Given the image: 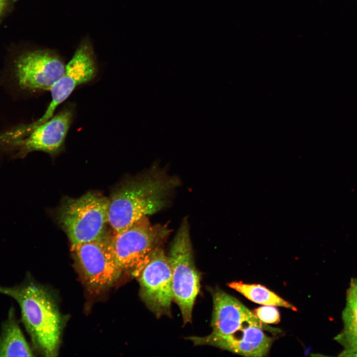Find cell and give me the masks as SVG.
<instances>
[{
	"label": "cell",
	"mask_w": 357,
	"mask_h": 357,
	"mask_svg": "<svg viewBox=\"0 0 357 357\" xmlns=\"http://www.w3.org/2000/svg\"><path fill=\"white\" fill-rule=\"evenodd\" d=\"M109 206V199L95 192L63 200L57 219L71 245L97 240L106 235Z\"/></svg>",
	"instance_id": "3957f363"
},
{
	"label": "cell",
	"mask_w": 357,
	"mask_h": 357,
	"mask_svg": "<svg viewBox=\"0 0 357 357\" xmlns=\"http://www.w3.org/2000/svg\"><path fill=\"white\" fill-rule=\"evenodd\" d=\"M73 115L72 109L66 107L34 127L22 143L23 152L41 151L51 155L59 153L63 147Z\"/></svg>",
	"instance_id": "7c38bea8"
},
{
	"label": "cell",
	"mask_w": 357,
	"mask_h": 357,
	"mask_svg": "<svg viewBox=\"0 0 357 357\" xmlns=\"http://www.w3.org/2000/svg\"><path fill=\"white\" fill-rule=\"evenodd\" d=\"M140 296L157 318L171 315L173 300L172 271L168 256L160 246L149 255L137 276Z\"/></svg>",
	"instance_id": "8992f818"
},
{
	"label": "cell",
	"mask_w": 357,
	"mask_h": 357,
	"mask_svg": "<svg viewBox=\"0 0 357 357\" xmlns=\"http://www.w3.org/2000/svg\"><path fill=\"white\" fill-rule=\"evenodd\" d=\"M65 65L55 52L48 50L27 52L19 57L16 75L21 88L50 91L63 74Z\"/></svg>",
	"instance_id": "9c48e42d"
},
{
	"label": "cell",
	"mask_w": 357,
	"mask_h": 357,
	"mask_svg": "<svg viewBox=\"0 0 357 357\" xmlns=\"http://www.w3.org/2000/svg\"><path fill=\"white\" fill-rule=\"evenodd\" d=\"M178 184V179L156 169L121 183L109 199L108 224L114 235L166 207Z\"/></svg>",
	"instance_id": "6da1fadb"
},
{
	"label": "cell",
	"mask_w": 357,
	"mask_h": 357,
	"mask_svg": "<svg viewBox=\"0 0 357 357\" xmlns=\"http://www.w3.org/2000/svg\"><path fill=\"white\" fill-rule=\"evenodd\" d=\"M351 285L357 289V278L352 279Z\"/></svg>",
	"instance_id": "ac0fdd59"
},
{
	"label": "cell",
	"mask_w": 357,
	"mask_h": 357,
	"mask_svg": "<svg viewBox=\"0 0 357 357\" xmlns=\"http://www.w3.org/2000/svg\"><path fill=\"white\" fill-rule=\"evenodd\" d=\"M262 328L249 325L228 335L211 333L203 337L186 339L195 346H211L245 357H261L269 352L273 338L266 335Z\"/></svg>",
	"instance_id": "8fae6325"
},
{
	"label": "cell",
	"mask_w": 357,
	"mask_h": 357,
	"mask_svg": "<svg viewBox=\"0 0 357 357\" xmlns=\"http://www.w3.org/2000/svg\"><path fill=\"white\" fill-rule=\"evenodd\" d=\"M0 294L14 299L20 308L21 320L34 346L45 356H55L61 329L59 310L46 289L26 279L12 287L0 286Z\"/></svg>",
	"instance_id": "7a4b0ae2"
},
{
	"label": "cell",
	"mask_w": 357,
	"mask_h": 357,
	"mask_svg": "<svg viewBox=\"0 0 357 357\" xmlns=\"http://www.w3.org/2000/svg\"><path fill=\"white\" fill-rule=\"evenodd\" d=\"M97 73V66L92 47L87 40H84L65 65L63 74L50 89L52 101L43 116L30 126L31 129L53 117L58 106L70 96L77 86L92 80Z\"/></svg>",
	"instance_id": "ba28073f"
},
{
	"label": "cell",
	"mask_w": 357,
	"mask_h": 357,
	"mask_svg": "<svg viewBox=\"0 0 357 357\" xmlns=\"http://www.w3.org/2000/svg\"><path fill=\"white\" fill-rule=\"evenodd\" d=\"M71 250L84 281L95 289L112 285L122 271L118 264L106 234L93 241L71 245Z\"/></svg>",
	"instance_id": "52a82bcc"
},
{
	"label": "cell",
	"mask_w": 357,
	"mask_h": 357,
	"mask_svg": "<svg viewBox=\"0 0 357 357\" xmlns=\"http://www.w3.org/2000/svg\"><path fill=\"white\" fill-rule=\"evenodd\" d=\"M342 319L343 329L335 338L343 347L340 356L357 357V289L351 285L348 291Z\"/></svg>",
	"instance_id": "5bb4252c"
},
{
	"label": "cell",
	"mask_w": 357,
	"mask_h": 357,
	"mask_svg": "<svg viewBox=\"0 0 357 357\" xmlns=\"http://www.w3.org/2000/svg\"><path fill=\"white\" fill-rule=\"evenodd\" d=\"M7 0H0V14L2 12L6 4Z\"/></svg>",
	"instance_id": "e0dca14e"
},
{
	"label": "cell",
	"mask_w": 357,
	"mask_h": 357,
	"mask_svg": "<svg viewBox=\"0 0 357 357\" xmlns=\"http://www.w3.org/2000/svg\"><path fill=\"white\" fill-rule=\"evenodd\" d=\"M228 286L254 302L264 305L283 307L297 311V308L294 305L262 285L233 282L229 283Z\"/></svg>",
	"instance_id": "9a60e30c"
},
{
	"label": "cell",
	"mask_w": 357,
	"mask_h": 357,
	"mask_svg": "<svg viewBox=\"0 0 357 357\" xmlns=\"http://www.w3.org/2000/svg\"><path fill=\"white\" fill-rule=\"evenodd\" d=\"M172 278L173 300L179 307L183 324L191 322L193 307L200 288V275L194 263L189 228L184 219L168 256Z\"/></svg>",
	"instance_id": "277c9868"
},
{
	"label": "cell",
	"mask_w": 357,
	"mask_h": 357,
	"mask_svg": "<svg viewBox=\"0 0 357 357\" xmlns=\"http://www.w3.org/2000/svg\"><path fill=\"white\" fill-rule=\"evenodd\" d=\"M169 234L166 226L152 225L147 216L123 232L111 237L116 261L123 272L136 277L151 253Z\"/></svg>",
	"instance_id": "5b68a950"
},
{
	"label": "cell",
	"mask_w": 357,
	"mask_h": 357,
	"mask_svg": "<svg viewBox=\"0 0 357 357\" xmlns=\"http://www.w3.org/2000/svg\"><path fill=\"white\" fill-rule=\"evenodd\" d=\"M256 316L262 322L267 324H277L280 321L278 309L272 305L259 307L253 311Z\"/></svg>",
	"instance_id": "2e32d148"
},
{
	"label": "cell",
	"mask_w": 357,
	"mask_h": 357,
	"mask_svg": "<svg viewBox=\"0 0 357 357\" xmlns=\"http://www.w3.org/2000/svg\"><path fill=\"white\" fill-rule=\"evenodd\" d=\"M33 353L19 326L13 306L2 322L0 334V357H32Z\"/></svg>",
	"instance_id": "4fadbf2b"
},
{
	"label": "cell",
	"mask_w": 357,
	"mask_h": 357,
	"mask_svg": "<svg viewBox=\"0 0 357 357\" xmlns=\"http://www.w3.org/2000/svg\"><path fill=\"white\" fill-rule=\"evenodd\" d=\"M211 293L213 303L212 333L217 335H230L249 325L258 326L272 332L280 330L261 321L240 301L222 290L216 288Z\"/></svg>",
	"instance_id": "30bf717a"
}]
</instances>
